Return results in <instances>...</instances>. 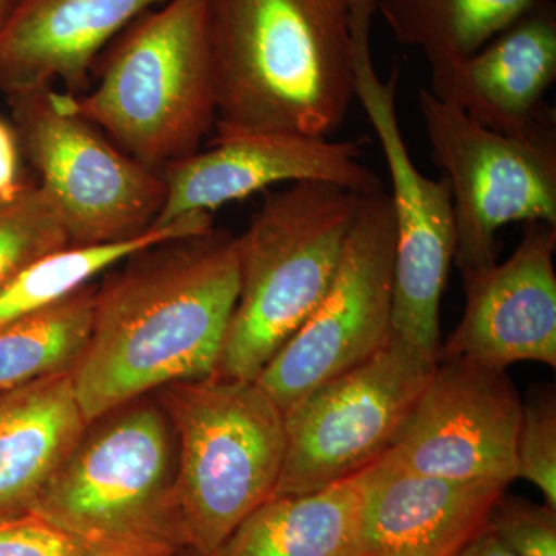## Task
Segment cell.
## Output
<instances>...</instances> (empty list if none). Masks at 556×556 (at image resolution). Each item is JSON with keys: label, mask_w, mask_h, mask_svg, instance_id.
I'll return each instance as SVG.
<instances>
[{"label": "cell", "mask_w": 556, "mask_h": 556, "mask_svg": "<svg viewBox=\"0 0 556 556\" xmlns=\"http://www.w3.org/2000/svg\"><path fill=\"white\" fill-rule=\"evenodd\" d=\"M237 236L212 228L141 249L94 291L89 345L72 371L89 424L134 399L217 375L239 299Z\"/></svg>", "instance_id": "obj_1"}, {"label": "cell", "mask_w": 556, "mask_h": 556, "mask_svg": "<svg viewBox=\"0 0 556 556\" xmlns=\"http://www.w3.org/2000/svg\"><path fill=\"white\" fill-rule=\"evenodd\" d=\"M215 137L331 138L354 97L350 0H208Z\"/></svg>", "instance_id": "obj_2"}, {"label": "cell", "mask_w": 556, "mask_h": 556, "mask_svg": "<svg viewBox=\"0 0 556 556\" xmlns=\"http://www.w3.org/2000/svg\"><path fill=\"white\" fill-rule=\"evenodd\" d=\"M97 84L65 93L73 112L163 174L200 152L217 121L208 0H167L131 21L98 58Z\"/></svg>", "instance_id": "obj_3"}, {"label": "cell", "mask_w": 556, "mask_h": 556, "mask_svg": "<svg viewBox=\"0 0 556 556\" xmlns=\"http://www.w3.org/2000/svg\"><path fill=\"white\" fill-rule=\"evenodd\" d=\"M362 197L321 181L265 197L237 236L239 299L215 376L257 379L308 320L334 280Z\"/></svg>", "instance_id": "obj_4"}, {"label": "cell", "mask_w": 556, "mask_h": 556, "mask_svg": "<svg viewBox=\"0 0 556 556\" xmlns=\"http://www.w3.org/2000/svg\"><path fill=\"white\" fill-rule=\"evenodd\" d=\"M177 438V504L186 547L214 555L276 492L285 412L255 380H182L155 391Z\"/></svg>", "instance_id": "obj_5"}, {"label": "cell", "mask_w": 556, "mask_h": 556, "mask_svg": "<svg viewBox=\"0 0 556 556\" xmlns=\"http://www.w3.org/2000/svg\"><path fill=\"white\" fill-rule=\"evenodd\" d=\"M177 475L174 427L155 393L146 394L87 424L31 511L94 544L186 547Z\"/></svg>", "instance_id": "obj_6"}, {"label": "cell", "mask_w": 556, "mask_h": 556, "mask_svg": "<svg viewBox=\"0 0 556 556\" xmlns=\"http://www.w3.org/2000/svg\"><path fill=\"white\" fill-rule=\"evenodd\" d=\"M380 0H350L354 97L376 131L390 174L394 244L393 332L439 356L441 300L455 262V217L447 179L417 169L396 110L399 73L382 79L372 64L369 33Z\"/></svg>", "instance_id": "obj_7"}, {"label": "cell", "mask_w": 556, "mask_h": 556, "mask_svg": "<svg viewBox=\"0 0 556 556\" xmlns=\"http://www.w3.org/2000/svg\"><path fill=\"white\" fill-rule=\"evenodd\" d=\"M22 152L39 175L72 247L137 239L166 199L156 172L116 148L53 87L9 97Z\"/></svg>", "instance_id": "obj_8"}, {"label": "cell", "mask_w": 556, "mask_h": 556, "mask_svg": "<svg viewBox=\"0 0 556 556\" xmlns=\"http://www.w3.org/2000/svg\"><path fill=\"white\" fill-rule=\"evenodd\" d=\"M417 104L452 193L459 270L495 263L497 232L511 223L556 226V124L506 135L430 90Z\"/></svg>", "instance_id": "obj_9"}, {"label": "cell", "mask_w": 556, "mask_h": 556, "mask_svg": "<svg viewBox=\"0 0 556 556\" xmlns=\"http://www.w3.org/2000/svg\"><path fill=\"white\" fill-rule=\"evenodd\" d=\"M437 364L391 332L378 353L288 408L274 495L316 492L376 463L401 434Z\"/></svg>", "instance_id": "obj_10"}, {"label": "cell", "mask_w": 556, "mask_h": 556, "mask_svg": "<svg viewBox=\"0 0 556 556\" xmlns=\"http://www.w3.org/2000/svg\"><path fill=\"white\" fill-rule=\"evenodd\" d=\"M394 244L386 189L362 197L327 295L255 379L283 412L367 361L390 339Z\"/></svg>", "instance_id": "obj_11"}, {"label": "cell", "mask_w": 556, "mask_h": 556, "mask_svg": "<svg viewBox=\"0 0 556 556\" xmlns=\"http://www.w3.org/2000/svg\"><path fill=\"white\" fill-rule=\"evenodd\" d=\"M521 413L506 369L438 357L401 434L372 464L386 471L511 484Z\"/></svg>", "instance_id": "obj_12"}, {"label": "cell", "mask_w": 556, "mask_h": 556, "mask_svg": "<svg viewBox=\"0 0 556 556\" xmlns=\"http://www.w3.org/2000/svg\"><path fill=\"white\" fill-rule=\"evenodd\" d=\"M356 141L287 134L214 138L211 148L161 174L166 199L155 228L192 214H212L260 190L298 181L331 182L357 193L383 190L382 179L361 161Z\"/></svg>", "instance_id": "obj_13"}, {"label": "cell", "mask_w": 556, "mask_h": 556, "mask_svg": "<svg viewBox=\"0 0 556 556\" xmlns=\"http://www.w3.org/2000/svg\"><path fill=\"white\" fill-rule=\"evenodd\" d=\"M556 226L526 223L506 262L460 270L466 306L439 357L506 369L517 362L556 367Z\"/></svg>", "instance_id": "obj_14"}, {"label": "cell", "mask_w": 556, "mask_h": 556, "mask_svg": "<svg viewBox=\"0 0 556 556\" xmlns=\"http://www.w3.org/2000/svg\"><path fill=\"white\" fill-rule=\"evenodd\" d=\"M556 79V7L515 22L466 60L431 68V93L486 129L525 135L555 124L544 97Z\"/></svg>", "instance_id": "obj_15"}, {"label": "cell", "mask_w": 556, "mask_h": 556, "mask_svg": "<svg viewBox=\"0 0 556 556\" xmlns=\"http://www.w3.org/2000/svg\"><path fill=\"white\" fill-rule=\"evenodd\" d=\"M167 0H10L0 22V91L64 84L80 94L105 47Z\"/></svg>", "instance_id": "obj_16"}, {"label": "cell", "mask_w": 556, "mask_h": 556, "mask_svg": "<svg viewBox=\"0 0 556 556\" xmlns=\"http://www.w3.org/2000/svg\"><path fill=\"white\" fill-rule=\"evenodd\" d=\"M367 473L364 556H456L489 527L506 482Z\"/></svg>", "instance_id": "obj_17"}, {"label": "cell", "mask_w": 556, "mask_h": 556, "mask_svg": "<svg viewBox=\"0 0 556 556\" xmlns=\"http://www.w3.org/2000/svg\"><path fill=\"white\" fill-rule=\"evenodd\" d=\"M86 426L72 372L0 391V518L31 511Z\"/></svg>", "instance_id": "obj_18"}, {"label": "cell", "mask_w": 556, "mask_h": 556, "mask_svg": "<svg viewBox=\"0 0 556 556\" xmlns=\"http://www.w3.org/2000/svg\"><path fill=\"white\" fill-rule=\"evenodd\" d=\"M367 473L303 495H274L212 556H364Z\"/></svg>", "instance_id": "obj_19"}, {"label": "cell", "mask_w": 556, "mask_h": 556, "mask_svg": "<svg viewBox=\"0 0 556 556\" xmlns=\"http://www.w3.org/2000/svg\"><path fill=\"white\" fill-rule=\"evenodd\" d=\"M554 0H380L397 42L422 51L431 68L455 64Z\"/></svg>", "instance_id": "obj_20"}, {"label": "cell", "mask_w": 556, "mask_h": 556, "mask_svg": "<svg viewBox=\"0 0 556 556\" xmlns=\"http://www.w3.org/2000/svg\"><path fill=\"white\" fill-rule=\"evenodd\" d=\"M94 291L97 285H87L0 325V391L75 369L89 345Z\"/></svg>", "instance_id": "obj_21"}, {"label": "cell", "mask_w": 556, "mask_h": 556, "mask_svg": "<svg viewBox=\"0 0 556 556\" xmlns=\"http://www.w3.org/2000/svg\"><path fill=\"white\" fill-rule=\"evenodd\" d=\"M68 244L38 182H27L13 199L0 200V291L35 260Z\"/></svg>", "instance_id": "obj_22"}, {"label": "cell", "mask_w": 556, "mask_h": 556, "mask_svg": "<svg viewBox=\"0 0 556 556\" xmlns=\"http://www.w3.org/2000/svg\"><path fill=\"white\" fill-rule=\"evenodd\" d=\"M532 482L556 510V396L554 387L536 388L522 404L517 439V479Z\"/></svg>", "instance_id": "obj_23"}, {"label": "cell", "mask_w": 556, "mask_h": 556, "mask_svg": "<svg viewBox=\"0 0 556 556\" xmlns=\"http://www.w3.org/2000/svg\"><path fill=\"white\" fill-rule=\"evenodd\" d=\"M489 529L517 556H556V510L508 497L497 501Z\"/></svg>", "instance_id": "obj_24"}, {"label": "cell", "mask_w": 556, "mask_h": 556, "mask_svg": "<svg viewBox=\"0 0 556 556\" xmlns=\"http://www.w3.org/2000/svg\"><path fill=\"white\" fill-rule=\"evenodd\" d=\"M102 546L65 532L33 511L0 518V556H97Z\"/></svg>", "instance_id": "obj_25"}, {"label": "cell", "mask_w": 556, "mask_h": 556, "mask_svg": "<svg viewBox=\"0 0 556 556\" xmlns=\"http://www.w3.org/2000/svg\"><path fill=\"white\" fill-rule=\"evenodd\" d=\"M21 144L16 130L0 119V200H10L24 189L20 174Z\"/></svg>", "instance_id": "obj_26"}, {"label": "cell", "mask_w": 556, "mask_h": 556, "mask_svg": "<svg viewBox=\"0 0 556 556\" xmlns=\"http://www.w3.org/2000/svg\"><path fill=\"white\" fill-rule=\"evenodd\" d=\"M182 547L163 541L104 544L97 556H178Z\"/></svg>", "instance_id": "obj_27"}, {"label": "cell", "mask_w": 556, "mask_h": 556, "mask_svg": "<svg viewBox=\"0 0 556 556\" xmlns=\"http://www.w3.org/2000/svg\"><path fill=\"white\" fill-rule=\"evenodd\" d=\"M456 556H517L514 552L510 551L492 532V530L486 527L484 532L481 535L475 538L467 547H464L463 551L459 552Z\"/></svg>", "instance_id": "obj_28"}, {"label": "cell", "mask_w": 556, "mask_h": 556, "mask_svg": "<svg viewBox=\"0 0 556 556\" xmlns=\"http://www.w3.org/2000/svg\"><path fill=\"white\" fill-rule=\"evenodd\" d=\"M178 556H212V555L201 554V552L195 551V548H192V547H182L181 551H179Z\"/></svg>", "instance_id": "obj_29"}, {"label": "cell", "mask_w": 556, "mask_h": 556, "mask_svg": "<svg viewBox=\"0 0 556 556\" xmlns=\"http://www.w3.org/2000/svg\"><path fill=\"white\" fill-rule=\"evenodd\" d=\"M10 0H0V22H2L3 16H5L7 9H9Z\"/></svg>", "instance_id": "obj_30"}]
</instances>
